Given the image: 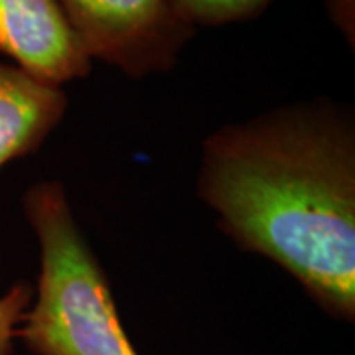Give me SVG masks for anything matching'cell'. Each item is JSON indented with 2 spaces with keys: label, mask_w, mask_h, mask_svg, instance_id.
Returning <instances> with one entry per match:
<instances>
[{
  "label": "cell",
  "mask_w": 355,
  "mask_h": 355,
  "mask_svg": "<svg viewBox=\"0 0 355 355\" xmlns=\"http://www.w3.org/2000/svg\"><path fill=\"white\" fill-rule=\"evenodd\" d=\"M330 14V20L338 26L347 44H355V0H324Z\"/></svg>",
  "instance_id": "obj_8"
},
{
  "label": "cell",
  "mask_w": 355,
  "mask_h": 355,
  "mask_svg": "<svg viewBox=\"0 0 355 355\" xmlns=\"http://www.w3.org/2000/svg\"><path fill=\"white\" fill-rule=\"evenodd\" d=\"M191 26H225L253 20L275 0H174Z\"/></svg>",
  "instance_id": "obj_6"
},
{
  "label": "cell",
  "mask_w": 355,
  "mask_h": 355,
  "mask_svg": "<svg viewBox=\"0 0 355 355\" xmlns=\"http://www.w3.org/2000/svg\"><path fill=\"white\" fill-rule=\"evenodd\" d=\"M24 214L40 245L36 291L18 328L26 349L32 355H140L64 186L44 180L28 188Z\"/></svg>",
  "instance_id": "obj_2"
},
{
  "label": "cell",
  "mask_w": 355,
  "mask_h": 355,
  "mask_svg": "<svg viewBox=\"0 0 355 355\" xmlns=\"http://www.w3.org/2000/svg\"><path fill=\"white\" fill-rule=\"evenodd\" d=\"M89 60L130 79L162 73L178 64L191 26L174 0H58Z\"/></svg>",
  "instance_id": "obj_3"
},
{
  "label": "cell",
  "mask_w": 355,
  "mask_h": 355,
  "mask_svg": "<svg viewBox=\"0 0 355 355\" xmlns=\"http://www.w3.org/2000/svg\"><path fill=\"white\" fill-rule=\"evenodd\" d=\"M34 291L28 282H16L0 296V355H14V342Z\"/></svg>",
  "instance_id": "obj_7"
},
{
  "label": "cell",
  "mask_w": 355,
  "mask_h": 355,
  "mask_svg": "<svg viewBox=\"0 0 355 355\" xmlns=\"http://www.w3.org/2000/svg\"><path fill=\"white\" fill-rule=\"evenodd\" d=\"M198 193L245 251L330 316L355 318V123L330 99L284 105L203 142Z\"/></svg>",
  "instance_id": "obj_1"
},
{
  "label": "cell",
  "mask_w": 355,
  "mask_h": 355,
  "mask_svg": "<svg viewBox=\"0 0 355 355\" xmlns=\"http://www.w3.org/2000/svg\"><path fill=\"white\" fill-rule=\"evenodd\" d=\"M0 53L58 87L87 77L93 65L58 0H0Z\"/></svg>",
  "instance_id": "obj_4"
},
{
  "label": "cell",
  "mask_w": 355,
  "mask_h": 355,
  "mask_svg": "<svg viewBox=\"0 0 355 355\" xmlns=\"http://www.w3.org/2000/svg\"><path fill=\"white\" fill-rule=\"evenodd\" d=\"M65 111L64 89L0 64V168L38 150Z\"/></svg>",
  "instance_id": "obj_5"
}]
</instances>
